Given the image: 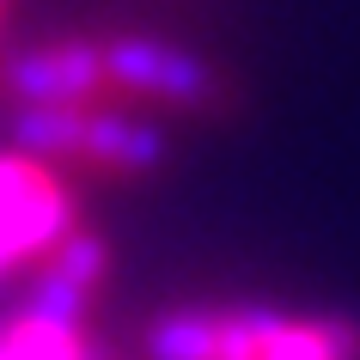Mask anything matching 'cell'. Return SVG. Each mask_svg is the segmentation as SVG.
<instances>
[{"instance_id": "cell-1", "label": "cell", "mask_w": 360, "mask_h": 360, "mask_svg": "<svg viewBox=\"0 0 360 360\" xmlns=\"http://www.w3.org/2000/svg\"><path fill=\"white\" fill-rule=\"evenodd\" d=\"M98 43H104V79L116 104L190 116V122H232L245 110L238 79L190 43H171L159 31H104Z\"/></svg>"}, {"instance_id": "cell-2", "label": "cell", "mask_w": 360, "mask_h": 360, "mask_svg": "<svg viewBox=\"0 0 360 360\" xmlns=\"http://www.w3.org/2000/svg\"><path fill=\"white\" fill-rule=\"evenodd\" d=\"M86 110L116 104L104 79V43L98 37H43V43H6L0 49V110Z\"/></svg>"}, {"instance_id": "cell-3", "label": "cell", "mask_w": 360, "mask_h": 360, "mask_svg": "<svg viewBox=\"0 0 360 360\" xmlns=\"http://www.w3.org/2000/svg\"><path fill=\"white\" fill-rule=\"evenodd\" d=\"M74 226V195L61 190L56 171L0 153V287L31 275Z\"/></svg>"}, {"instance_id": "cell-4", "label": "cell", "mask_w": 360, "mask_h": 360, "mask_svg": "<svg viewBox=\"0 0 360 360\" xmlns=\"http://www.w3.org/2000/svg\"><path fill=\"white\" fill-rule=\"evenodd\" d=\"M171 165V129L165 116L134 104H86L79 110V147L74 177H110V184H147Z\"/></svg>"}, {"instance_id": "cell-5", "label": "cell", "mask_w": 360, "mask_h": 360, "mask_svg": "<svg viewBox=\"0 0 360 360\" xmlns=\"http://www.w3.org/2000/svg\"><path fill=\"white\" fill-rule=\"evenodd\" d=\"M110 281V245L104 232L74 226L37 269H31V293H25V318L56 323V330H74V336H92V305Z\"/></svg>"}, {"instance_id": "cell-6", "label": "cell", "mask_w": 360, "mask_h": 360, "mask_svg": "<svg viewBox=\"0 0 360 360\" xmlns=\"http://www.w3.org/2000/svg\"><path fill=\"white\" fill-rule=\"evenodd\" d=\"M263 360H360L354 318H287L275 311L263 336Z\"/></svg>"}, {"instance_id": "cell-7", "label": "cell", "mask_w": 360, "mask_h": 360, "mask_svg": "<svg viewBox=\"0 0 360 360\" xmlns=\"http://www.w3.org/2000/svg\"><path fill=\"white\" fill-rule=\"evenodd\" d=\"M214 336H220V305H171L141 323L134 360H214Z\"/></svg>"}, {"instance_id": "cell-8", "label": "cell", "mask_w": 360, "mask_h": 360, "mask_svg": "<svg viewBox=\"0 0 360 360\" xmlns=\"http://www.w3.org/2000/svg\"><path fill=\"white\" fill-rule=\"evenodd\" d=\"M269 323H275L269 305H226L220 311V336H214V360H263Z\"/></svg>"}, {"instance_id": "cell-9", "label": "cell", "mask_w": 360, "mask_h": 360, "mask_svg": "<svg viewBox=\"0 0 360 360\" xmlns=\"http://www.w3.org/2000/svg\"><path fill=\"white\" fill-rule=\"evenodd\" d=\"M92 360H134V354H122V348H104V342H98V354Z\"/></svg>"}, {"instance_id": "cell-10", "label": "cell", "mask_w": 360, "mask_h": 360, "mask_svg": "<svg viewBox=\"0 0 360 360\" xmlns=\"http://www.w3.org/2000/svg\"><path fill=\"white\" fill-rule=\"evenodd\" d=\"M0 336H6V330H0Z\"/></svg>"}]
</instances>
